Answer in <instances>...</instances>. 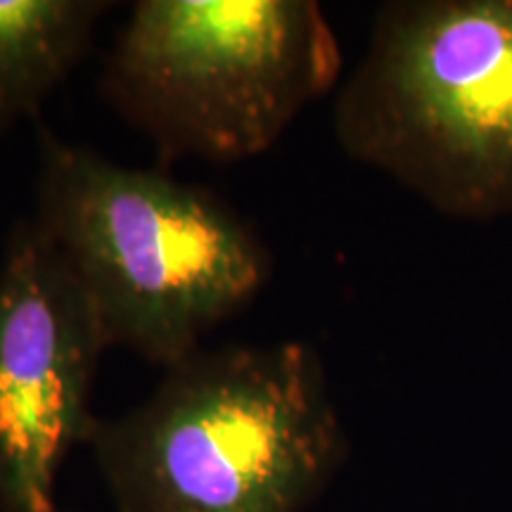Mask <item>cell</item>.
Here are the masks:
<instances>
[{
  "instance_id": "1",
  "label": "cell",
  "mask_w": 512,
  "mask_h": 512,
  "mask_svg": "<svg viewBox=\"0 0 512 512\" xmlns=\"http://www.w3.org/2000/svg\"><path fill=\"white\" fill-rule=\"evenodd\" d=\"M86 446L117 512H304L349 451L323 358L294 339L195 351Z\"/></svg>"
},
{
  "instance_id": "4",
  "label": "cell",
  "mask_w": 512,
  "mask_h": 512,
  "mask_svg": "<svg viewBox=\"0 0 512 512\" xmlns=\"http://www.w3.org/2000/svg\"><path fill=\"white\" fill-rule=\"evenodd\" d=\"M339 72L313 0H140L102 88L162 159L235 164L271 150Z\"/></svg>"
},
{
  "instance_id": "5",
  "label": "cell",
  "mask_w": 512,
  "mask_h": 512,
  "mask_svg": "<svg viewBox=\"0 0 512 512\" xmlns=\"http://www.w3.org/2000/svg\"><path fill=\"white\" fill-rule=\"evenodd\" d=\"M107 349L67 261L34 219L19 221L0 264V512H60L57 477L95 430Z\"/></svg>"
},
{
  "instance_id": "3",
  "label": "cell",
  "mask_w": 512,
  "mask_h": 512,
  "mask_svg": "<svg viewBox=\"0 0 512 512\" xmlns=\"http://www.w3.org/2000/svg\"><path fill=\"white\" fill-rule=\"evenodd\" d=\"M332 128L439 214L512 216V0L380 5Z\"/></svg>"
},
{
  "instance_id": "6",
  "label": "cell",
  "mask_w": 512,
  "mask_h": 512,
  "mask_svg": "<svg viewBox=\"0 0 512 512\" xmlns=\"http://www.w3.org/2000/svg\"><path fill=\"white\" fill-rule=\"evenodd\" d=\"M110 3L0 0V133L36 117L74 72Z\"/></svg>"
},
{
  "instance_id": "2",
  "label": "cell",
  "mask_w": 512,
  "mask_h": 512,
  "mask_svg": "<svg viewBox=\"0 0 512 512\" xmlns=\"http://www.w3.org/2000/svg\"><path fill=\"white\" fill-rule=\"evenodd\" d=\"M110 347L171 368L271 278L264 240L221 197L38 126L36 216Z\"/></svg>"
}]
</instances>
